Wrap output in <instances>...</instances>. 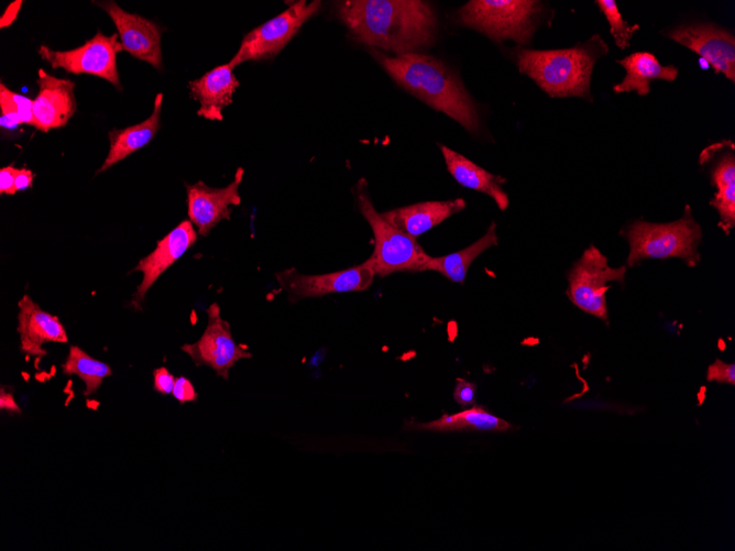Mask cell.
<instances>
[{
	"instance_id": "6da1fadb",
	"label": "cell",
	"mask_w": 735,
	"mask_h": 551,
	"mask_svg": "<svg viewBox=\"0 0 735 551\" xmlns=\"http://www.w3.org/2000/svg\"><path fill=\"white\" fill-rule=\"evenodd\" d=\"M337 12L355 40L396 55L418 53L436 36L435 12L419 0H347Z\"/></svg>"
},
{
	"instance_id": "7a4b0ae2",
	"label": "cell",
	"mask_w": 735,
	"mask_h": 551,
	"mask_svg": "<svg viewBox=\"0 0 735 551\" xmlns=\"http://www.w3.org/2000/svg\"><path fill=\"white\" fill-rule=\"evenodd\" d=\"M370 54L406 91L460 123L470 133H478L476 107L459 77L440 59L420 53L390 56L370 48Z\"/></svg>"
},
{
	"instance_id": "3957f363",
	"label": "cell",
	"mask_w": 735,
	"mask_h": 551,
	"mask_svg": "<svg viewBox=\"0 0 735 551\" xmlns=\"http://www.w3.org/2000/svg\"><path fill=\"white\" fill-rule=\"evenodd\" d=\"M607 52V44L595 34L585 43L569 48L515 47L512 56L518 70L530 77L550 97H580L591 100L593 67Z\"/></svg>"
},
{
	"instance_id": "277c9868",
	"label": "cell",
	"mask_w": 735,
	"mask_h": 551,
	"mask_svg": "<svg viewBox=\"0 0 735 551\" xmlns=\"http://www.w3.org/2000/svg\"><path fill=\"white\" fill-rule=\"evenodd\" d=\"M622 234L629 244L627 264L633 267L646 258H681L693 267L700 261L698 245L702 229L685 206L682 218L669 223H651L638 220L629 224Z\"/></svg>"
},
{
	"instance_id": "5b68a950",
	"label": "cell",
	"mask_w": 735,
	"mask_h": 551,
	"mask_svg": "<svg viewBox=\"0 0 735 551\" xmlns=\"http://www.w3.org/2000/svg\"><path fill=\"white\" fill-rule=\"evenodd\" d=\"M355 190L358 208L374 235V251L366 260L374 274L384 277L396 272H423L431 256L415 238L399 231L376 211L364 179H360Z\"/></svg>"
},
{
	"instance_id": "8992f818",
	"label": "cell",
	"mask_w": 735,
	"mask_h": 551,
	"mask_svg": "<svg viewBox=\"0 0 735 551\" xmlns=\"http://www.w3.org/2000/svg\"><path fill=\"white\" fill-rule=\"evenodd\" d=\"M544 5L534 0H472L458 11L459 22L495 42L528 44Z\"/></svg>"
},
{
	"instance_id": "52a82bcc",
	"label": "cell",
	"mask_w": 735,
	"mask_h": 551,
	"mask_svg": "<svg viewBox=\"0 0 735 551\" xmlns=\"http://www.w3.org/2000/svg\"><path fill=\"white\" fill-rule=\"evenodd\" d=\"M626 267H611L607 257L589 246L568 274V297L582 311L607 320L606 291L610 282L623 283Z\"/></svg>"
},
{
	"instance_id": "ba28073f",
	"label": "cell",
	"mask_w": 735,
	"mask_h": 551,
	"mask_svg": "<svg viewBox=\"0 0 735 551\" xmlns=\"http://www.w3.org/2000/svg\"><path fill=\"white\" fill-rule=\"evenodd\" d=\"M320 1L300 0L275 18L246 33L238 52L228 63L231 68L249 60L275 56L297 34L303 24L320 9Z\"/></svg>"
},
{
	"instance_id": "9c48e42d",
	"label": "cell",
	"mask_w": 735,
	"mask_h": 551,
	"mask_svg": "<svg viewBox=\"0 0 735 551\" xmlns=\"http://www.w3.org/2000/svg\"><path fill=\"white\" fill-rule=\"evenodd\" d=\"M118 33L110 36L100 31L81 46L68 51H54L46 45L39 48L40 56L53 69L63 68L70 74H88L103 78L122 90L117 68V54L122 51Z\"/></svg>"
},
{
	"instance_id": "30bf717a",
	"label": "cell",
	"mask_w": 735,
	"mask_h": 551,
	"mask_svg": "<svg viewBox=\"0 0 735 551\" xmlns=\"http://www.w3.org/2000/svg\"><path fill=\"white\" fill-rule=\"evenodd\" d=\"M207 316V326L200 338L194 343L183 344L180 349L189 355L195 366H208L217 376L228 379L229 371L238 361L253 355L235 342L230 323L221 317L217 302L208 307Z\"/></svg>"
},
{
	"instance_id": "8fae6325",
	"label": "cell",
	"mask_w": 735,
	"mask_h": 551,
	"mask_svg": "<svg viewBox=\"0 0 735 551\" xmlns=\"http://www.w3.org/2000/svg\"><path fill=\"white\" fill-rule=\"evenodd\" d=\"M374 271L365 261L360 265L326 274H301L295 267L277 272L275 278L290 302L329 294L362 291L374 279Z\"/></svg>"
},
{
	"instance_id": "7c38bea8",
	"label": "cell",
	"mask_w": 735,
	"mask_h": 551,
	"mask_svg": "<svg viewBox=\"0 0 735 551\" xmlns=\"http://www.w3.org/2000/svg\"><path fill=\"white\" fill-rule=\"evenodd\" d=\"M665 35L704 58L715 74L735 81V37L729 31L710 22H692L681 23Z\"/></svg>"
},
{
	"instance_id": "4fadbf2b",
	"label": "cell",
	"mask_w": 735,
	"mask_h": 551,
	"mask_svg": "<svg viewBox=\"0 0 735 551\" xmlns=\"http://www.w3.org/2000/svg\"><path fill=\"white\" fill-rule=\"evenodd\" d=\"M243 175V168L239 167L234 179L222 188L209 187L204 181L186 185L188 218L200 235L209 234L221 220H229L231 206L241 203L239 186Z\"/></svg>"
},
{
	"instance_id": "5bb4252c",
	"label": "cell",
	"mask_w": 735,
	"mask_h": 551,
	"mask_svg": "<svg viewBox=\"0 0 735 551\" xmlns=\"http://www.w3.org/2000/svg\"><path fill=\"white\" fill-rule=\"evenodd\" d=\"M96 3L114 23L123 51L156 69L162 68L161 30L154 22L124 11L114 1Z\"/></svg>"
},
{
	"instance_id": "9a60e30c",
	"label": "cell",
	"mask_w": 735,
	"mask_h": 551,
	"mask_svg": "<svg viewBox=\"0 0 735 551\" xmlns=\"http://www.w3.org/2000/svg\"><path fill=\"white\" fill-rule=\"evenodd\" d=\"M197 233L191 221L184 220L161 239L150 254L139 261L138 265L131 271V273L142 272L143 274L142 282L131 301L135 310L141 309L147 290L158 277L196 243Z\"/></svg>"
},
{
	"instance_id": "2e32d148",
	"label": "cell",
	"mask_w": 735,
	"mask_h": 551,
	"mask_svg": "<svg viewBox=\"0 0 735 551\" xmlns=\"http://www.w3.org/2000/svg\"><path fill=\"white\" fill-rule=\"evenodd\" d=\"M734 143L723 141L705 147L701 164H710L711 183L716 188L710 205L720 216L718 227L728 234L735 225V154Z\"/></svg>"
},
{
	"instance_id": "e0dca14e",
	"label": "cell",
	"mask_w": 735,
	"mask_h": 551,
	"mask_svg": "<svg viewBox=\"0 0 735 551\" xmlns=\"http://www.w3.org/2000/svg\"><path fill=\"white\" fill-rule=\"evenodd\" d=\"M39 92L33 99L34 128L47 132L65 126L77 109L75 84L39 69Z\"/></svg>"
},
{
	"instance_id": "ac0fdd59",
	"label": "cell",
	"mask_w": 735,
	"mask_h": 551,
	"mask_svg": "<svg viewBox=\"0 0 735 551\" xmlns=\"http://www.w3.org/2000/svg\"><path fill=\"white\" fill-rule=\"evenodd\" d=\"M18 327L20 349L23 353L42 357L47 355L45 343H66L68 337L59 318L43 310L29 295L18 302Z\"/></svg>"
},
{
	"instance_id": "d6986e66",
	"label": "cell",
	"mask_w": 735,
	"mask_h": 551,
	"mask_svg": "<svg viewBox=\"0 0 735 551\" xmlns=\"http://www.w3.org/2000/svg\"><path fill=\"white\" fill-rule=\"evenodd\" d=\"M190 97L199 102L197 114L207 120H222V110L232 102L239 80L229 64H222L190 80Z\"/></svg>"
},
{
	"instance_id": "ffe728a7",
	"label": "cell",
	"mask_w": 735,
	"mask_h": 551,
	"mask_svg": "<svg viewBox=\"0 0 735 551\" xmlns=\"http://www.w3.org/2000/svg\"><path fill=\"white\" fill-rule=\"evenodd\" d=\"M465 207L462 198L424 201L382 213L399 231L417 238Z\"/></svg>"
},
{
	"instance_id": "44dd1931",
	"label": "cell",
	"mask_w": 735,
	"mask_h": 551,
	"mask_svg": "<svg viewBox=\"0 0 735 551\" xmlns=\"http://www.w3.org/2000/svg\"><path fill=\"white\" fill-rule=\"evenodd\" d=\"M439 147L448 172L461 186L489 195L501 210L508 207V196L502 188L505 178L487 172L446 145L440 144Z\"/></svg>"
},
{
	"instance_id": "7402d4cb",
	"label": "cell",
	"mask_w": 735,
	"mask_h": 551,
	"mask_svg": "<svg viewBox=\"0 0 735 551\" xmlns=\"http://www.w3.org/2000/svg\"><path fill=\"white\" fill-rule=\"evenodd\" d=\"M162 102L163 93L160 92L155 97L153 112L147 119L138 124L109 132V152L96 174L109 169L153 140L160 128Z\"/></svg>"
},
{
	"instance_id": "603a6c76",
	"label": "cell",
	"mask_w": 735,
	"mask_h": 551,
	"mask_svg": "<svg viewBox=\"0 0 735 551\" xmlns=\"http://www.w3.org/2000/svg\"><path fill=\"white\" fill-rule=\"evenodd\" d=\"M626 70L624 79L613 86L616 93L635 91L646 96L650 91V82L655 79L673 81L678 77L674 65H661L652 53L636 52L616 60Z\"/></svg>"
},
{
	"instance_id": "cb8c5ba5",
	"label": "cell",
	"mask_w": 735,
	"mask_h": 551,
	"mask_svg": "<svg viewBox=\"0 0 735 551\" xmlns=\"http://www.w3.org/2000/svg\"><path fill=\"white\" fill-rule=\"evenodd\" d=\"M493 222L486 233L471 245L439 257H430L424 271H435L453 283L462 284L472 262L487 249L497 244L498 239Z\"/></svg>"
},
{
	"instance_id": "d4e9b609",
	"label": "cell",
	"mask_w": 735,
	"mask_h": 551,
	"mask_svg": "<svg viewBox=\"0 0 735 551\" xmlns=\"http://www.w3.org/2000/svg\"><path fill=\"white\" fill-rule=\"evenodd\" d=\"M410 428L439 432L450 431H506L511 425L502 418L490 414L482 407H473L453 415H443L437 420L425 423H410Z\"/></svg>"
},
{
	"instance_id": "484cf974",
	"label": "cell",
	"mask_w": 735,
	"mask_h": 551,
	"mask_svg": "<svg viewBox=\"0 0 735 551\" xmlns=\"http://www.w3.org/2000/svg\"><path fill=\"white\" fill-rule=\"evenodd\" d=\"M65 375H76L85 384L84 396L96 394L103 379L112 375V368L105 362L94 359L78 345H70L67 357L62 364Z\"/></svg>"
},
{
	"instance_id": "4316f807",
	"label": "cell",
	"mask_w": 735,
	"mask_h": 551,
	"mask_svg": "<svg viewBox=\"0 0 735 551\" xmlns=\"http://www.w3.org/2000/svg\"><path fill=\"white\" fill-rule=\"evenodd\" d=\"M0 124L4 129H15L25 123L34 126L33 100L0 85Z\"/></svg>"
},
{
	"instance_id": "83f0119b",
	"label": "cell",
	"mask_w": 735,
	"mask_h": 551,
	"mask_svg": "<svg viewBox=\"0 0 735 551\" xmlns=\"http://www.w3.org/2000/svg\"><path fill=\"white\" fill-rule=\"evenodd\" d=\"M596 5L610 24V33L618 48L625 49L629 46L634 34L639 30L638 24L629 25L625 21L613 0H597Z\"/></svg>"
},
{
	"instance_id": "f1b7e54d",
	"label": "cell",
	"mask_w": 735,
	"mask_h": 551,
	"mask_svg": "<svg viewBox=\"0 0 735 551\" xmlns=\"http://www.w3.org/2000/svg\"><path fill=\"white\" fill-rule=\"evenodd\" d=\"M706 381L707 382H717V383H726L734 385L735 384V364L734 363H725L721 361L720 359L715 360L714 363H712L707 367L706 372Z\"/></svg>"
},
{
	"instance_id": "f546056e",
	"label": "cell",
	"mask_w": 735,
	"mask_h": 551,
	"mask_svg": "<svg viewBox=\"0 0 735 551\" xmlns=\"http://www.w3.org/2000/svg\"><path fill=\"white\" fill-rule=\"evenodd\" d=\"M172 395L180 405L196 401L198 398L193 383L185 376L176 377Z\"/></svg>"
},
{
	"instance_id": "4dcf8cb0",
	"label": "cell",
	"mask_w": 735,
	"mask_h": 551,
	"mask_svg": "<svg viewBox=\"0 0 735 551\" xmlns=\"http://www.w3.org/2000/svg\"><path fill=\"white\" fill-rule=\"evenodd\" d=\"M176 377L165 367L153 371V389L162 395L172 394Z\"/></svg>"
},
{
	"instance_id": "1f68e13d",
	"label": "cell",
	"mask_w": 735,
	"mask_h": 551,
	"mask_svg": "<svg viewBox=\"0 0 735 551\" xmlns=\"http://www.w3.org/2000/svg\"><path fill=\"white\" fill-rule=\"evenodd\" d=\"M476 386L465 379L458 378L454 387V400L461 406L474 404Z\"/></svg>"
},
{
	"instance_id": "d6a6232c",
	"label": "cell",
	"mask_w": 735,
	"mask_h": 551,
	"mask_svg": "<svg viewBox=\"0 0 735 551\" xmlns=\"http://www.w3.org/2000/svg\"><path fill=\"white\" fill-rule=\"evenodd\" d=\"M17 167L13 164L2 167L0 169V194L1 195H14L15 190V176L18 173Z\"/></svg>"
},
{
	"instance_id": "836d02e7",
	"label": "cell",
	"mask_w": 735,
	"mask_h": 551,
	"mask_svg": "<svg viewBox=\"0 0 735 551\" xmlns=\"http://www.w3.org/2000/svg\"><path fill=\"white\" fill-rule=\"evenodd\" d=\"M22 3L23 2L21 0H17V1L11 2L7 7V9L4 10V12L2 13V15L0 18V27L1 29L11 25L15 21V19L18 18V14L20 12V9L22 7Z\"/></svg>"
},
{
	"instance_id": "e575fe53",
	"label": "cell",
	"mask_w": 735,
	"mask_h": 551,
	"mask_svg": "<svg viewBox=\"0 0 735 551\" xmlns=\"http://www.w3.org/2000/svg\"><path fill=\"white\" fill-rule=\"evenodd\" d=\"M33 178L34 174L31 169L25 167L19 168L14 183L17 192L20 190L31 188L33 186Z\"/></svg>"
},
{
	"instance_id": "d590c367",
	"label": "cell",
	"mask_w": 735,
	"mask_h": 551,
	"mask_svg": "<svg viewBox=\"0 0 735 551\" xmlns=\"http://www.w3.org/2000/svg\"><path fill=\"white\" fill-rule=\"evenodd\" d=\"M0 408L1 410H7L11 414H20V407L15 403L14 397L12 393H7L3 387H1L0 392Z\"/></svg>"
},
{
	"instance_id": "8d00e7d4",
	"label": "cell",
	"mask_w": 735,
	"mask_h": 551,
	"mask_svg": "<svg viewBox=\"0 0 735 551\" xmlns=\"http://www.w3.org/2000/svg\"><path fill=\"white\" fill-rule=\"evenodd\" d=\"M700 67L703 69H707L710 67L709 63L704 58L699 59Z\"/></svg>"
}]
</instances>
